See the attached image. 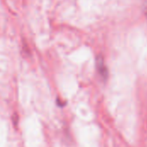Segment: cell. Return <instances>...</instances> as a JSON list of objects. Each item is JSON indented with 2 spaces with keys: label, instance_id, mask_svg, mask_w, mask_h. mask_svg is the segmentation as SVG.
<instances>
[{
  "label": "cell",
  "instance_id": "1",
  "mask_svg": "<svg viewBox=\"0 0 147 147\" xmlns=\"http://www.w3.org/2000/svg\"><path fill=\"white\" fill-rule=\"evenodd\" d=\"M96 68L101 78L103 80H106L108 78V69L102 56H98L96 59Z\"/></svg>",
  "mask_w": 147,
  "mask_h": 147
},
{
  "label": "cell",
  "instance_id": "2",
  "mask_svg": "<svg viewBox=\"0 0 147 147\" xmlns=\"http://www.w3.org/2000/svg\"><path fill=\"white\" fill-rule=\"evenodd\" d=\"M145 13H146V16L147 18V0L146 2V4H145Z\"/></svg>",
  "mask_w": 147,
  "mask_h": 147
}]
</instances>
